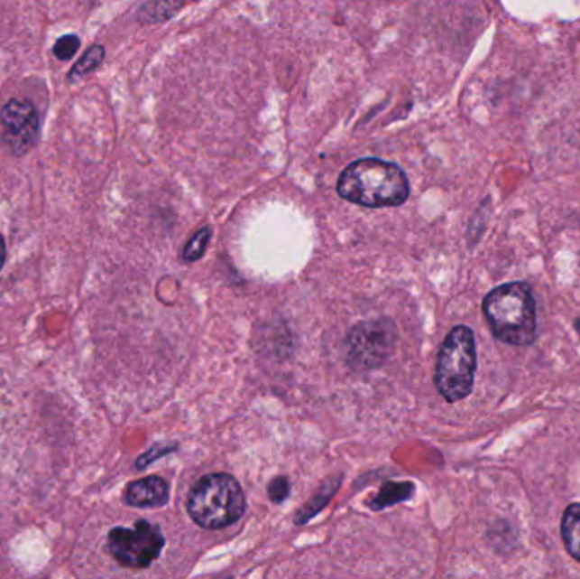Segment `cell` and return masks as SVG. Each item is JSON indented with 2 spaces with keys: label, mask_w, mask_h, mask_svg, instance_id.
Listing matches in <instances>:
<instances>
[{
  "label": "cell",
  "mask_w": 580,
  "mask_h": 579,
  "mask_svg": "<svg viewBox=\"0 0 580 579\" xmlns=\"http://www.w3.org/2000/svg\"><path fill=\"white\" fill-rule=\"evenodd\" d=\"M414 491H416L414 482H410V481H404V482L389 481V482L383 484L381 491L372 500L370 507H372V509H375V511L394 507L397 503L408 501L410 496L414 495Z\"/></svg>",
  "instance_id": "cell-10"
},
{
  "label": "cell",
  "mask_w": 580,
  "mask_h": 579,
  "mask_svg": "<svg viewBox=\"0 0 580 579\" xmlns=\"http://www.w3.org/2000/svg\"><path fill=\"white\" fill-rule=\"evenodd\" d=\"M171 451H177V445H173V447H153L152 451L148 453H144L143 455L142 459L138 461V464H136V467H144L148 466L150 462H153V461H156V459H160V455H165V453H170Z\"/></svg>",
  "instance_id": "cell-17"
},
{
  "label": "cell",
  "mask_w": 580,
  "mask_h": 579,
  "mask_svg": "<svg viewBox=\"0 0 580 579\" xmlns=\"http://www.w3.org/2000/svg\"><path fill=\"white\" fill-rule=\"evenodd\" d=\"M165 547L158 525L140 520L133 528L117 527L109 532L107 549L119 565L144 569L153 565Z\"/></svg>",
  "instance_id": "cell-6"
},
{
  "label": "cell",
  "mask_w": 580,
  "mask_h": 579,
  "mask_svg": "<svg viewBox=\"0 0 580 579\" xmlns=\"http://www.w3.org/2000/svg\"><path fill=\"white\" fill-rule=\"evenodd\" d=\"M562 537L566 552L580 563V503H574L566 509L562 518Z\"/></svg>",
  "instance_id": "cell-12"
},
{
  "label": "cell",
  "mask_w": 580,
  "mask_h": 579,
  "mask_svg": "<svg viewBox=\"0 0 580 579\" xmlns=\"http://www.w3.org/2000/svg\"><path fill=\"white\" fill-rule=\"evenodd\" d=\"M477 350L474 332L468 326H455L439 349L435 384L448 403L465 399L474 388Z\"/></svg>",
  "instance_id": "cell-4"
},
{
  "label": "cell",
  "mask_w": 580,
  "mask_h": 579,
  "mask_svg": "<svg viewBox=\"0 0 580 579\" xmlns=\"http://www.w3.org/2000/svg\"><path fill=\"white\" fill-rule=\"evenodd\" d=\"M4 260H5V243H4V238L0 235V269L4 266Z\"/></svg>",
  "instance_id": "cell-18"
},
{
  "label": "cell",
  "mask_w": 580,
  "mask_h": 579,
  "mask_svg": "<svg viewBox=\"0 0 580 579\" xmlns=\"http://www.w3.org/2000/svg\"><path fill=\"white\" fill-rule=\"evenodd\" d=\"M169 498L170 488L167 481L158 476L133 481L124 493V501L134 509H160L169 503Z\"/></svg>",
  "instance_id": "cell-8"
},
{
  "label": "cell",
  "mask_w": 580,
  "mask_h": 579,
  "mask_svg": "<svg viewBox=\"0 0 580 579\" xmlns=\"http://www.w3.org/2000/svg\"><path fill=\"white\" fill-rule=\"evenodd\" d=\"M104 57H106L104 46L94 44L92 48H88L86 53H84V57L80 58V60L73 65V69H71L70 73H69V82L75 84V82L82 80L90 71H94L99 67L100 63L104 61Z\"/></svg>",
  "instance_id": "cell-13"
},
{
  "label": "cell",
  "mask_w": 580,
  "mask_h": 579,
  "mask_svg": "<svg viewBox=\"0 0 580 579\" xmlns=\"http://www.w3.org/2000/svg\"><path fill=\"white\" fill-rule=\"evenodd\" d=\"M290 495V482L285 478H275L269 484V496L273 503H282L287 500V496Z\"/></svg>",
  "instance_id": "cell-16"
},
{
  "label": "cell",
  "mask_w": 580,
  "mask_h": 579,
  "mask_svg": "<svg viewBox=\"0 0 580 579\" xmlns=\"http://www.w3.org/2000/svg\"><path fill=\"white\" fill-rule=\"evenodd\" d=\"M78 48H80L78 36L67 34V36H61V38L58 40L55 48H53V53H55V57H57L58 60L65 61V60H70L71 57H75L77 51H78Z\"/></svg>",
  "instance_id": "cell-15"
},
{
  "label": "cell",
  "mask_w": 580,
  "mask_h": 579,
  "mask_svg": "<svg viewBox=\"0 0 580 579\" xmlns=\"http://www.w3.org/2000/svg\"><path fill=\"white\" fill-rule=\"evenodd\" d=\"M211 237H213V229L209 227H204L202 229H198V233L190 240L187 241L184 252H182V258H184L185 264L198 262L204 257Z\"/></svg>",
  "instance_id": "cell-14"
},
{
  "label": "cell",
  "mask_w": 580,
  "mask_h": 579,
  "mask_svg": "<svg viewBox=\"0 0 580 579\" xmlns=\"http://www.w3.org/2000/svg\"><path fill=\"white\" fill-rule=\"evenodd\" d=\"M0 123L4 142L14 155H26L38 142L40 117L29 100H9L0 111Z\"/></svg>",
  "instance_id": "cell-7"
},
{
  "label": "cell",
  "mask_w": 580,
  "mask_h": 579,
  "mask_svg": "<svg viewBox=\"0 0 580 579\" xmlns=\"http://www.w3.org/2000/svg\"><path fill=\"white\" fill-rule=\"evenodd\" d=\"M338 194L364 208H396L410 198V181L396 163L379 158H362L343 170Z\"/></svg>",
  "instance_id": "cell-1"
},
{
  "label": "cell",
  "mask_w": 580,
  "mask_h": 579,
  "mask_svg": "<svg viewBox=\"0 0 580 579\" xmlns=\"http://www.w3.org/2000/svg\"><path fill=\"white\" fill-rule=\"evenodd\" d=\"M185 0H152L138 11L142 24H158L169 21L184 7Z\"/></svg>",
  "instance_id": "cell-11"
},
{
  "label": "cell",
  "mask_w": 580,
  "mask_h": 579,
  "mask_svg": "<svg viewBox=\"0 0 580 579\" xmlns=\"http://www.w3.org/2000/svg\"><path fill=\"white\" fill-rule=\"evenodd\" d=\"M575 328H577V332L580 333V318L577 320V323H575Z\"/></svg>",
  "instance_id": "cell-19"
},
{
  "label": "cell",
  "mask_w": 580,
  "mask_h": 579,
  "mask_svg": "<svg viewBox=\"0 0 580 579\" xmlns=\"http://www.w3.org/2000/svg\"><path fill=\"white\" fill-rule=\"evenodd\" d=\"M483 314L495 339L512 347L537 339V303L526 283L502 284L483 299Z\"/></svg>",
  "instance_id": "cell-2"
},
{
  "label": "cell",
  "mask_w": 580,
  "mask_h": 579,
  "mask_svg": "<svg viewBox=\"0 0 580 579\" xmlns=\"http://www.w3.org/2000/svg\"><path fill=\"white\" fill-rule=\"evenodd\" d=\"M246 498L231 474L216 472L198 481L187 498V511L202 528L219 530L244 515Z\"/></svg>",
  "instance_id": "cell-3"
},
{
  "label": "cell",
  "mask_w": 580,
  "mask_h": 579,
  "mask_svg": "<svg viewBox=\"0 0 580 579\" xmlns=\"http://www.w3.org/2000/svg\"><path fill=\"white\" fill-rule=\"evenodd\" d=\"M396 339V328L389 320L358 323L345 340L346 364L354 370L381 368L394 350Z\"/></svg>",
  "instance_id": "cell-5"
},
{
  "label": "cell",
  "mask_w": 580,
  "mask_h": 579,
  "mask_svg": "<svg viewBox=\"0 0 580 579\" xmlns=\"http://www.w3.org/2000/svg\"><path fill=\"white\" fill-rule=\"evenodd\" d=\"M341 478L343 476L338 474V476L329 478L326 482H323L321 488L318 490V493L308 501V505H304L302 509H299L294 522L298 525H304V523L309 522L314 515H318L321 509H325L326 505L331 501V498L336 495V491L340 488Z\"/></svg>",
  "instance_id": "cell-9"
}]
</instances>
